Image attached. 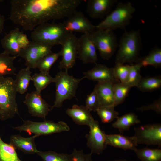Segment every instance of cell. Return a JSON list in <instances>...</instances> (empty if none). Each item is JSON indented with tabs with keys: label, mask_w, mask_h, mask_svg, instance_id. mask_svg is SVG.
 Listing matches in <instances>:
<instances>
[{
	"label": "cell",
	"mask_w": 161,
	"mask_h": 161,
	"mask_svg": "<svg viewBox=\"0 0 161 161\" xmlns=\"http://www.w3.org/2000/svg\"><path fill=\"white\" fill-rule=\"evenodd\" d=\"M81 0H12L9 19L25 30L33 31L50 20L68 17Z\"/></svg>",
	"instance_id": "cell-1"
},
{
	"label": "cell",
	"mask_w": 161,
	"mask_h": 161,
	"mask_svg": "<svg viewBox=\"0 0 161 161\" xmlns=\"http://www.w3.org/2000/svg\"><path fill=\"white\" fill-rule=\"evenodd\" d=\"M118 50L116 54L115 64L137 63L142 47L139 30L125 31L118 44Z\"/></svg>",
	"instance_id": "cell-2"
},
{
	"label": "cell",
	"mask_w": 161,
	"mask_h": 161,
	"mask_svg": "<svg viewBox=\"0 0 161 161\" xmlns=\"http://www.w3.org/2000/svg\"><path fill=\"white\" fill-rule=\"evenodd\" d=\"M17 91L14 80L0 76V119L5 120L19 115L16 101Z\"/></svg>",
	"instance_id": "cell-3"
},
{
	"label": "cell",
	"mask_w": 161,
	"mask_h": 161,
	"mask_svg": "<svg viewBox=\"0 0 161 161\" xmlns=\"http://www.w3.org/2000/svg\"><path fill=\"white\" fill-rule=\"evenodd\" d=\"M54 83L55 84V99L54 105L50 110L55 107L62 106L64 102L66 100L75 97L76 91L80 81L84 77L76 78L69 75L68 71H61L55 75Z\"/></svg>",
	"instance_id": "cell-4"
},
{
	"label": "cell",
	"mask_w": 161,
	"mask_h": 161,
	"mask_svg": "<svg viewBox=\"0 0 161 161\" xmlns=\"http://www.w3.org/2000/svg\"><path fill=\"white\" fill-rule=\"evenodd\" d=\"M135 11V8L130 2H120L104 20L95 26L96 29L113 30L125 29L130 23Z\"/></svg>",
	"instance_id": "cell-5"
},
{
	"label": "cell",
	"mask_w": 161,
	"mask_h": 161,
	"mask_svg": "<svg viewBox=\"0 0 161 161\" xmlns=\"http://www.w3.org/2000/svg\"><path fill=\"white\" fill-rule=\"evenodd\" d=\"M68 32L63 23H46L36 27L31 34L32 41L52 47L60 45Z\"/></svg>",
	"instance_id": "cell-6"
},
{
	"label": "cell",
	"mask_w": 161,
	"mask_h": 161,
	"mask_svg": "<svg viewBox=\"0 0 161 161\" xmlns=\"http://www.w3.org/2000/svg\"><path fill=\"white\" fill-rule=\"evenodd\" d=\"M89 34L102 58L105 60L110 58L118 46L113 30L96 29Z\"/></svg>",
	"instance_id": "cell-7"
},
{
	"label": "cell",
	"mask_w": 161,
	"mask_h": 161,
	"mask_svg": "<svg viewBox=\"0 0 161 161\" xmlns=\"http://www.w3.org/2000/svg\"><path fill=\"white\" fill-rule=\"evenodd\" d=\"M13 128L20 132L24 131L30 135L32 133L38 136L70 130L69 127L64 122L60 121L56 123L51 120L36 122L27 120L25 121L22 125Z\"/></svg>",
	"instance_id": "cell-8"
},
{
	"label": "cell",
	"mask_w": 161,
	"mask_h": 161,
	"mask_svg": "<svg viewBox=\"0 0 161 161\" xmlns=\"http://www.w3.org/2000/svg\"><path fill=\"white\" fill-rule=\"evenodd\" d=\"M79 38L72 32H68L61 44V59L59 63L60 69L68 70L74 65L78 55Z\"/></svg>",
	"instance_id": "cell-9"
},
{
	"label": "cell",
	"mask_w": 161,
	"mask_h": 161,
	"mask_svg": "<svg viewBox=\"0 0 161 161\" xmlns=\"http://www.w3.org/2000/svg\"><path fill=\"white\" fill-rule=\"evenodd\" d=\"M30 42L27 35L18 28L10 31L1 40L4 52L13 56H19Z\"/></svg>",
	"instance_id": "cell-10"
},
{
	"label": "cell",
	"mask_w": 161,
	"mask_h": 161,
	"mask_svg": "<svg viewBox=\"0 0 161 161\" xmlns=\"http://www.w3.org/2000/svg\"><path fill=\"white\" fill-rule=\"evenodd\" d=\"M137 144L161 147V124H147L134 128Z\"/></svg>",
	"instance_id": "cell-11"
},
{
	"label": "cell",
	"mask_w": 161,
	"mask_h": 161,
	"mask_svg": "<svg viewBox=\"0 0 161 161\" xmlns=\"http://www.w3.org/2000/svg\"><path fill=\"white\" fill-rule=\"evenodd\" d=\"M52 47L40 43L30 41L28 45L19 55L25 61L27 67L35 68L36 65L42 58L50 53Z\"/></svg>",
	"instance_id": "cell-12"
},
{
	"label": "cell",
	"mask_w": 161,
	"mask_h": 161,
	"mask_svg": "<svg viewBox=\"0 0 161 161\" xmlns=\"http://www.w3.org/2000/svg\"><path fill=\"white\" fill-rule=\"evenodd\" d=\"M67 18L63 24L68 32H75L88 34L91 33L96 29L95 26L92 24L81 12L76 11Z\"/></svg>",
	"instance_id": "cell-13"
},
{
	"label": "cell",
	"mask_w": 161,
	"mask_h": 161,
	"mask_svg": "<svg viewBox=\"0 0 161 161\" xmlns=\"http://www.w3.org/2000/svg\"><path fill=\"white\" fill-rule=\"evenodd\" d=\"M89 127V133L86 135L87 145L91 150V154L95 153L99 155L107 146L106 142V134L100 129L99 123L97 120H94Z\"/></svg>",
	"instance_id": "cell-14"
},
{
	"label": "cell",
	"mask_w": 161,
	"mask_h": 161,
	"mask_svg": "<svg viewBox=\"0 0 161 161\" xmlns=\"http://www.w3.org/2000/svg\"><path fill=\"white\" fill-rule=\"evenodd\" d=\"M23 103L27 106L28 112L32 116L44 119L50 110L49 106L36 91L27 93Z\"/></svg>",
	"instance_id": "cell-15"
},
{
	"label": "cell",
	"mask_w": 161,
	"mask_h": 161,
	"mask_svg": "<svg viewBox=\"0 0 161 161\" xmlns=\"http://www.w3.org/2000/svg\"><path fill=\"white\" fill-rule=\"evenodd\" d=\"M96 49L89 33L83 34L79 38L78 58L83 63L97 64Z\"/></svg>",
	"instance_id": "cell-16"
},
{
	"label": "cell",
	"mask_w": 161,
	"mask_h": 161,
	"mask_svg": "<svg viewBox=\"0 0 161 161\" xmlns=\"http://www.w3.org/2000/svg\"><path fill=\"white\" fill-rule=\"evenodd\" d=\"M95 64L91 69L83 72L84 78L98 82H111L115 83L120 82L114 75L113 68H109L100 64Z\"/></svg>",
	"instance_id": "cell-17"
},
{
	"label": "cell",
	"mask_w": 161,
	"mask_h": 161,
	"mask_svg": "<svg viewBox=\"0 0 161 161\" xmlns=\"http://www.w3.org/2000/svg\"><path fill=\"white\" fill-rule=\"evenodd\" d=\"M117 2V0H89L87 3V11L93 18H102L108 15Z\"/></svg>",
	"instance_id": "cell-18"
},
{
	"label": "cell",
	"mask_w": 161,
	"mask_h": 161,
	"mask_svg": "<svg viewBox=\"0 0 161 161\" xmlns=\"http://www.w3.org/2000/svg\"><path fill=\"white\" fill-rule=\"evenodd\" d=\"M105 139L107 145L120 148L124 150L134 151L138 145L137 139L134 136L129 137L121 134H106Z\"/></svg>",
	"instance_id": "cell-19"
},
{
	"label": "cell",
	"mask_w": 161,
	"mask_h": 161,
	"mask_svg": "<svg viewBox=\"0 0 161 161\" xmlns=\"http://www.w3.org/2000/svg\"><path fill=\"white\" fill-rule=\"evenodd\" d=\"M114 83L111 82H99L95 86L94 89L98 97L99 107L112 106H114L113 89Z\"/></svg>",
	"instance_id": "cell-20"
},
{
	"label": "cell",
	"mask_w": 161,
	"mask_h": 161,
	"mask_svg": "<svg viewBox=\"0 0 161 161\" xmlns=\"http://www.w3.org/2000/svg\"><path fill=\"white\" fill-rule=\"evenodd\" d=\"M90 112L85 106L75 104L71 108H67L66 114L75 123L79 125L89 126L95 120Z\"/></svg>",
	"instance_id": "cell-21"
},
{
	"label": "cell",
	"mask_w": 161,
	"mask_h": 161,
	"mask_svg": "<svg viewBox=\"0 0 161 161\" xmlns=\"http://www.w3.org/2000/svg\"><path fill=\"white\" fill-rule=\"evenodd\" d=\"M38 137L35 135L30 137H24L19 134L13 135L10 137V144L15 149H18L25 153H36L38 150L37 149L35 140Z\"/></svg>",
	"instance_id": "cell-22"
},
{
	"label": "cell",
	"mask_w": 161,
	"mask_h": 161,
	"mask_svg": "<svg viewBox=\"0 0 161 161\" xmlns=\"http://www.w3.org/2000/svg\"><path fill=\"white\" fill-rule=\"evenodd\" d=\"M138 116L133 113L126 114L118 117L117 120L112 124V126L118 129L120 134L129 130L130 127L140 123Z\"/></svg>",
	"instance_id": "cell-23"
},
{
	"label": "cell",
	"mask_w": 161,
	"mask_h": 161,
	"mask_svg": "<svg viewBox=\"0 0 161 161\" xmlns=\"http://www.w3.org/2000/svg\"><path fill=\"white\" fill-rule=\"evenodd\" d=\"M31 73L30 69L26 67L21 69L16 75L14 81L17 92L23 94L27 91L31 80Z\"/></svg>",
	"instance_id": "cell-24"
},
{
	"label": "cell",
	"mask_w": 161,
	"mask_h": 161,
	"mask_svg": "<svg viewBox=\"0 0 161 161\" xmlns=\"http://www.w3.org/2000/svg\"><path fill=\"white\" fill-rule=\"evenodd\" d=\"M136 63L141 67L152 66L156 68H159L161 66V49L155 47L150 51L147 55L139 59Z\"/></svg>",
	"instance_id": "cell-25"
},
{
	"label": "cell",
	"mask_w": 161,
	"mask_h": 161,
	"mask_svg": "<svg viewBox=\"0 0 161 161\" xmlns=\"http://www.w3.org/2000/svg\"><path fill=\"white\" fill-rule=\"evenodd\" d=\"M18 56H11L4 52L0 53V76L7 75H16L14 61Z\"/></svg>",
	"instance_id": "cell-26"
},
{
	"label": "cell",
	"mask_w": 161,
	"mask_h": 161,
	"mask_svg": "<svg viewBox=\"0 0 161 161\" xmlns=\"http://www.w3.org/2000/svg\"><path fill=\"white\" fill-rule=\"evenodd\" d=\"M61 55L60 51L57 53L51 52L38 61L35 68L38 69L41 72L49 73L51 67Z\"/></svg>",
	"instance_id": "cell-27"
},
{
	"label": "cell",
	"mask_w": 161,
	"mask_h": 161,
	"mask_svg": "<svg viewBox=\"0 0 161 161\" xmlns=\"http://www.w3.org/2000/svg\"><path fill=\"white\" fill-rule=\"evenodd\" d=\"M133 151L141 161H161V149L136 148Z\"/></svg>",
	"instance_id": "cell-28"
},
{
	"label": "cell",
	"mask_w": 161,
	"mask_h": 161,
	"mask_svg": "<svg viewBox=\"0 0 161 161\" xmlns=\"http://www.w3.org/2000/svg\"><path fill=\"white\" fill-rule=\"evenodd\" d=\"M31 80L33 82L35 91L41 93V91L45 89L48 85L52 83H54L55 78L51 76L49 73L40 72L32 76Z\"/></svg>",
	"instance_id": "cell-29"
},
{
	"label": "cell",
	"mask_w": 161,
	"mask_h": 161,
	"mask_svg": "<svg viewBox=\"0 0 161 161\" xmlns=\"http://www.w3.org/2000/svg\"><path fill=\"white\" fill-rule=\"evenodd\" d=\"M0 161H22L16 149L10 144L4 142L0 137Z\"/></svg>",
	"instance_id": "cell-30"
},
{
	"label": "cell",
	"mask_w": 161,
	"mask_h": 161,
	"mask_svg": "<svg viewBox=\"0 0 161 161\" xmlns=\"http://www.w3.org/2000/svg\"><path fill=\"white\" fill-rule=\"evenodd\" d=\"M161 86L160 76L142 78L137 87L143 92L152 91L160 88Z\"/></svg>",
	"instance_id": "cell-31"
},
{
	"label": "cell",
	"mask_w": 161,
	"mask_h": 161,
	"mask_svg": "<svg viewBox=\"0 0 161 161\" xmlns=\"http://www.w3.org/2000/svg\"><path fill=\"white\" fill-rule=\"evenodd\" d=\"M131 88L127 84L120 82L114 83L113 89L115 107L124 101Z\"/></svg>",
	"instance_id": "cell-32"
},
{
	"label": "cell",
	"mask_w": 161,
	"mask_h": 161,
	"mask_svg": "<svg viewBox=\"0 0 161 161\" xmlns=\"http://www.w3.org/2000/svg\"><path fill=\"white\" fill-rule=\"evenodd\" d=\"M114 106H100L96 111L97 114L103 123L111 122L115 119H117L119 113L115 111Z\"/></svg>",
	"instance_id": "cell-33"
},
{
	"label": "cell",
	"mask_w": 161,
	"mask_h": 161,
	"mask_svg": "<svg viewBox=\"0 0 161 161\" xmlns=\"http://www.w3.org/2000/svg\"><path fill=\"white\" fill-rule=\"evenodd\" d=\"M36 154L43 161H72L70 154L66 153H59L51 151L44 152L38 151Z\"/></svg>",
	"instance_id": "cell-34"
},
{
	"label": "cell",
	"mask_w": 161,
	"mask_h": 161,
	"mask_svg": "<svg viewBox=\"0 0 161 161\" xmlns=\"http://www.w3.org/2000/svg\"><path fill=\"white\" fill-rule=\"evenodd\" d=\"M141 66L138 64L131 65L129 75L126 84L131 87L137 86L141 77L140 75Z\"/></svg>",
	"instance_id": "cell-35"
},
{
	"label": "cell",
	"mask_w": 161,
	"mask_h": 161,
	"mask_svg": "<svg viewBox=\"0 0 161 161\" xmlns=\"http://www.w3.org/2000/svg\"><path fill=\"white\" fill-rule=\"evenodd\" d=\"M131 65L121 64H116L113 68L115 77L122 83L126 82L130 71Z\"/></svg>",
	"instance_id": "cell-36"
},
{
	"label": "cell",
	"mask_w": 161,
	"mask_h": 161,
	"mask_svg": "<svg viewBox=\"0 0 161 161\" xmlns=\"http://www.w3.org/2000/svg\"><path fill=\"white\" fill-rule=\"evenodd\" d=\"M99 106L97 95L94 89L91 94L87 95L85 106L90 112L93 111L96 112Z\"/></svg>",
	"instance_id": "cell-37"
},
{
	"label": "cell",
	"mask_w": 161,
	"mask_h": 161,
	"mask_svg": "<svg viewBox=\"0 0 161 161\" xmlns=\"http://www.w3.org/2000/svg\"><path fill=\"white\" fill-rule=\"evenodd\" d=\"M70 154L72 161H93L92 154L90 153L86 154L83 150H78L75 148Z\"/></svg>",
	"instance_id": "cell-38"
},
{
	"label": "cell",
	"mask_w": 161,
	"mask_h": 161,
	"mask_svg": "<svg viewBox=\"0 0 161 161\" xmlns=\"http://www.w3.org/2000/svg\"><path fill=\"white\" fill-rule=\"evenodd\" d=\"M138 110L142 111L149 110H153L156 111L158 114H161V100L160 98L152 104L146 106H143L138 108Z\"/></svg>",
	"instance_id": "cell-39"
},
{
	"label": "cell",
	"mask_w": 161,
	"mask_h": 161,
	"mask_svg": "<svg viewBox=\"0 0 161 161\" xmlns=\"http://www.w3.org/2000/svg\"><path fill=\"white\" fill-rule=\"evenodd\" d=\"M4 21L5 19L4 16L0 14V34L3 32Z\"/></svg>",
	"instance_id": "cell-40"
},
{
	"label": "cell",
	"mask_w": 161,
	"mask_h": 161,
	"mask_svg": "<svg viewBox=\"0 0 161 161\" xmlns=\"http://www.w3.org/2000/svg\"><path fill=\"white\" fill-rule=\"evenodd\" d=\"M131 161L128 160H126L125 159H119V160H116L112 161Z\"/></svg>",
	"instance_id": "cell-41"
}]
</instances>
